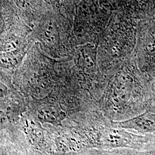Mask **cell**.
<instances>
[{"label": "cell", "instance_id": "obj_1", "mask_svg": "<svg viewBox=\"0 0 155 155\" xmlns=\"http://www.w3.org/2000/svg\"><path fill=\"white\" fill-rule=\"evenodd\" d=\"M22 127L26 140L34 150L45 154L54 153L52 140L48 136V132L40 125V123L25 120Z\"/></svg>", "mask_w": 155, "mask_h": 155}, {"label": "cell", "instance_id": "obj_2", "mask_svg": "<svg viewBox=\"0 0 155 155\" xmlns=\"http://www.w3.org/2000/svg\"><path fill=\"white\" fill-rule=\"evenodd\" d=\"M19 145L14 144L12 143L11 144L7 143L5 144L4 141L1 142V155H27V153L24 152V148L18 147Z\"/></svg>", "mask_w": 155, "mask_h": 155}]
</instances>
